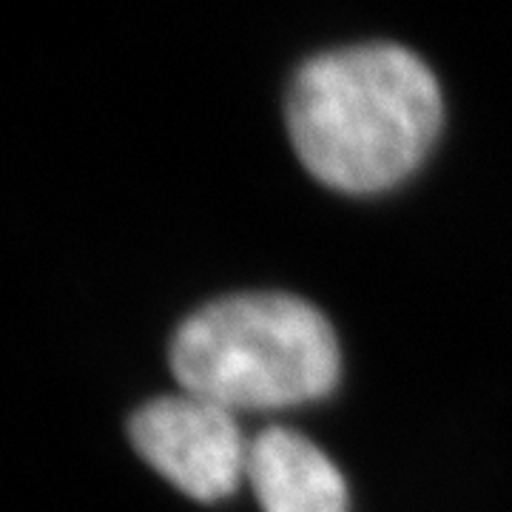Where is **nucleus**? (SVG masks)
I'll return each mask as SVG.
<instances>
[{"label":"nucleus","mask_w":512,"mask_h":512,"mask_svg":"<svg viewBox=\"0 0 512 512\" xmlns=\"http://www.w3.org/2000/svg\"><path fill=\"white\" fill-rule=\"evenodd\" d=\"M339 345L313 305L285 293H239L188 316L171 342L185 393L225 410H274L328 396Z\"/></svg>","instance_id":"nucleus-2"},{"label":"nucleus","mask_w":512,"mask_h":512,"mask_svg":"<svg viewBox=\"0 0 512 512\" xmlns=\"http://www.w3.org/2000/svg\"><path fill=\"white\" fill-rule=\"evenodd\" d=\"M131 444L174 487L197 501H222L248 476V447L237 419L191 393L143 404L128 424Z\"/></svg>","instance_id":"nucleus-3"},{"label":"nucleus","mask_w":512,"mask_h":512,"mask_svg":"<svg viewBox=\"0 0 512 512\" xmlns=\"http://www.w3.org/2000/svg\"><path fill=\"white\" fill-rule=\"evenodd\" d=\"M439 80L419 55L367 43L308 60L288 92L302 165L345 194H376L410 177L441 131Z\"/></svg>","instance_id":"nucleus-1"},{"label":"nucleus","mask_w":512,"mask_h":512,"mask_svg":"<svg viewBox=\"0 0 512 512\" xmlns=\"http://www.w3.org/2000/svg\"><path fill=\"white\" fill-rule=\"evenodd\" d=\"M248 481L265 512H348L336 464L293 430L271 427L251 441Z\"/></svg>","instance_id":"nucleus-4"}]
</instances>
